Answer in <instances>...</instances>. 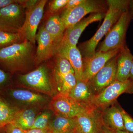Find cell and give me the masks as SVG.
Instances as JSON below:
<instances>
[{"instance_id":"6da1fadb","label":"cell","mask_w":133,"mask_h":133,"mask_svg":"<svg viewBox=\"0 0 133 133\" xmlns=\"http://www.w3.org/2000/svg\"><path fill=\"white\" fill-rule=\"evenodd\" d=\"M34 44L28 40L0 49V68L12 73L35 64Z\"/></svg>"},{"instance_id":"7a4b0ae2","label":"cell","mask_w":133,"mask_h":133,"mask_svg":"<svg viewBox=\"0 0 133 133\" xmlns=\"http://www.w3.org/2000/svg\"><path fill=\"white\" fill-rule=\"evenodd\" d=\"M107 2L108 9L104 22L92 37L81 46L85 57H90L95 54L99 41L118 21L122 13L128 9L129 1L108 0Z\"/></svg>"},{"instance_id":"3957f363","label":"cell","mask_w":133,"mask_h":133,"mask_svg":"<svg viewBox=\"0 0 133 133\" xmlns=\"http://www.w3.org/2000/svg\"><path fill=\"white\" fill-rule=\"evenodd\" d=\"M133 18L128 9L122 13L118 21L106 35L99 51L105 52L115 49H123L126 46L127 30Z\"/></svg>"},{"instance_id":"277c9868","label":"cell","mask_w":133,"mask_h":133,"mask_svg":"<svg viewBox=\"0 0 133 133\" xmlns=\"http://www.w3.org/2000/svg\"><path fill=\"white\" fill-rule=\"evenodd\" d=\"M108 8L103 2L84 0L82 3L74 8L64 10L60 17L65 29L74 26L87 15L91 13H106Z\"/></svg>"},{"instance_id":"5b68a950","label":"cell","mask_w":133,"mask_h":133,"mask_svg":"<svg viewBox=\"0 0 133 133\" xmlns=\"http://www.w3.org/2000/svg\"><path fill=\"white\" fill-rule=\"evenodd\" d=\"M19 2L0 9V30L19 32L26 18L25 8Z\"/></svg>"},{"instance_id":"8992f818","label":"cell","mask_w":133,"mask_h":133,"mask_svg":"<svg viewBox=\"0 0 133 133\" xmlns=\"http://www.w3.org/2000/svg\"><path fill=\"white\" fill-rule=\"evenodd\" d=\"M125 92H133V80H115L99 93L94 95L90 107L94 109L106 107L115 101L120 95Z\"/></svg>"},{"instance_id":"52a82bcc","label":"cell","mask_w":133,"mask_h":133,"mask_svg":"<svg viewBox=\"0 0 133 133\" xmlns=\"http://www.w3.org/2000/svg\"><path fill=\"white\" fill-rule=\"evenodd\" d=\"M50 107L56 116L68 118H76L91 108L59 93L53 97Z\"/></svg>"},{"instance_id":"ba28073f","label":"cell","mask_w":133,"mask_h":133,"mask_svg":"<svg viewBox=\"0 0 133 133\" xmlns=\"http://www.w3.org/2000/svg\"><path fill=\"white\" fill-rule=\"evenodd\" d=\"M24 84L49 95H52L53 89L48 69L44 65L19 77Z\"/></svg>"},{"instance_id":"9c48e42d","label":"cell","mask_w":133,"mask_h":133,"mask_svg":"<svg viewBox=\"0 0 133 133\" xmlns=\"http://www.w3.org/2000/svg\"><path fill=\"white\" fill-rule=\"evenodd\" d=\"M122 49H115L105 52L98 51L90 57H85L83 61V80L89 82L109 60Z\"/></svg>"},{"instance_id":"30bf717a","label":"cell","mask_w":133,"mask_h":133,"mask_svg":"<svg viewBox=\"0 0 133 133\" xmlns=\"http://www.w3.org/2000/svg\"><path fill=\"white\" fill-rule=\"evenodd\" d=\"M46 0L39 1L33 8L26 11V18L23 26L19 31L26 40L35 45L36 31L43 14Z\"/></svg>"},{"instance_id":"8fae6325","label":"cell","mask_w":133,"mask_h":133,"mask_svg":"<svg viewBox=\"0 0 133 133\" xmlns=\"http://www.w3.org/2000/svg\"><path fill=\"white\" fill-rule=\"evenodd\" d=\"M118 55L109 60L89 81L95 95L116 80Z\"/></svg>"},{"instance_id":"7c38bea8","label":"cell","mask_w":133,"mask_h":133,"mask_svg":"<svg viewBox=\"0 0 133 133\" xmlns=\"http://www.w3.org/2000/svg\"><path fill=\"white\" fill-rule=\"evenodd\" d=\"M106 13H94L88 17L82 19L74 26L66 29L61 44L77 46L79 38L85 29L92 23L102 21L104 18Z\"/></svg>"},{"instance_id":"4fadbf2b","label":"cell","mask_w":133,"mask_h":133,"mask_svg":"<svg viewBox=\"0 0 133 133\" xmlns=\"http://www.w3.org/2000/svg\"><path fill=\"white\" fill-rule=\"evenodd\" d=\"M37 49L35 58V64H39L56 55V49L50 36L43 27L39 29L36 35Z\"/></svg>"},{"instance_id":"5bb4252c","label":"cell","mask_w":133,"mask_h":133,"mask_svg":"<svg viewBox=\"0 0 133 133\" xmlns=\"http://www.w3.org/2000/svg\"><path fill=\"white\" fill-rule=\"evenodd\" d=\"M95 109L90 108L76 117L78 128L82 133H100L101 118L97 116Z\"/></svg>"},{"instance_id":"9a60e30c","label":"cell","mask_w":133,"mask_h":133,"mask_svg":"<svg viewBox=\"0 0 133 133\" xmlns=\"http://www.w3.org/2000/svg\"><path fill=\"white\" fill-rule=\"evenodd\" d=\"M57 53L68 59L73 69L77 79L84 81L83 59L81 52L77 46L61 44Z\"/></svg>"},{"instance_id":"2e32d148","label":"cell","mask_w":133,"mask_h":133,"mask_svg":"<svg viewBox=\"0 0 133 133\" xmlns=\"http://www.w3.org/2000/svg\"><path fill=\"white\" fill-rule=\"evenodd\" d=\"M102 124L107 128L114 131H125L122 108L113 105L103 111L101 116Z\"/></svg>"},{"instance_id":"e0dca14e","label":"cell","mask_w":133,"mask_h":133,"mask_svg":"<svg viewBox=\"0 0 133 133\" xmlns=\"http://www.w3.org/2000/svg\"><path fill=\"white\" fill-rule=\"evenodd\" d=\"M133 59V55L125 46L118 55L116 80L125 81L129 79Z\"/></svg>"},{"instance_id":"ac0fdd59","label":"cell","mask_w":133,"mask_h":133,"mask_svg":"<svg viewBox=\"0 0 133 133\" xmlns=\"http://www.w3.org/2000/svg\"><path fill=\"white\" fill-rule=\"evenodd\" d=\"M44 28L52 38L57 53L66 30L60 16L56 15L51 16Z\"/></svg>"},{"instance_id":"d6986e66","label":"cell","mask_w":133,"mask_h":133,"mask_svg":"<svg viewBox=\"0 0 133 133\" xmlns=\"http://www.w3.org/2000/svg\"><path fill=\"white\" fill-rule=\"evenodd\" d=\"M95 94L90 82L77 79L75 87L69 96L77 102L90 107V104Z\"/></svg>"},{"instance_id":"ffe728a7","label":"cell","mask_w":133,"mask_h":133,"mask_svg":"<svg viewBox=\"0 0 133 133\" xmlns=\"http://www.w3.org/2000/svg\"><path fill=\"white\" fill-rule=\"evenodd\" d=\"M55 69L54 78L56 86L59 92L62 81L65 76L70 72H74L70 62L66 58L59 53H57Z\"/></svg>"},{"instance_id":"44dd1931","label":"cell","mask_w":133,"mask_h":133,"mask_svg":"<svg viewBox=\"0 0 133 133\" xmlns=\"http://www.w3.org/2000/svg\"><path fill=\"white\" fill-rule=\"evenodd\" d=\"M52 133H76L77 125L76 118L56 116L50 125Z\"/></svg>"},{"instance_id":"7402d4cb","label":"cell","mask_w":133,"mask_h":133,"mask_svg":"<svg viewBox=\"0 0 133 133\" xmlns=\"http://www.w3.org/2000/svg\"><path fill=\"white\" fill-rule=\"evenodd\" d=\"M6 94L12 99L29 104L42 102L45 100L43 95L26 90L8 89Z\"/></svg>"},{"instance_id":"603a6c76","label":"cell","mask_w":133,"mask_h":133,"mask_svg":"<svg viewBox=\"0 0 133 133\" xmlns=\"http://www.w3.org/2000/svg\"><path fill=\"white\" fill-rule=\"evenodd\" d=\"M35 117V113L32 109L17 111L11 124L24 131H27L31 129L33 127Z\"/></svg>"},{"instance_id":"cb8c5ba5","label":"cell","mask_w":133,"mask_h":133,"mask_svg":"<svg viewBox=\"0 0 133 133\" xmlns=\"http://www.w3.org/2000/svg\"><path fill=\"white\" fill-rule=\"evenodd\" d=\"M17 111L8 101L0 97V127L12 124Z\"/></svg>"},{"instance_id":"d4e9b609","label":"cell","mask_w":133,"mask_h":133,"mask_svg":"<svg viewBox=\"0 0 133 133\" xmlns=\"http://www.w3.org/2000/svg\"><path fill=\"white\" fill-rule=\"evenodd\" d=\"M26 39L21 33L0 30V49L22 42Z\"/></svg>"},{"instance_id":"484cf974","label":"cell","mask_w":133,"mask_h":133,"mask_svg":"<svg viewBox=\"0 0 133 133\" xmlns=\"http://www.w3.org/2000/svg\"><path fill=\"white\" fill-rule=\"evenodd\" d=\"M77 83L74 72H70L65 76L62 81L59 93L65 95H69L75 87Z\"/></svg>"},{"instance_id":"4316f807","label":"cell","mask_w":133,"mask_h":133,"mask_svg":"<svg viewBox=\"0 0 133 133\" xmlns=\"http://www.w3.org/2000/svg\"><path fill=\"white\" fill-rule=\"evenodd\" d=\"M51 114L48 112H44L36 118L31 129H43L50 127L49 121Z\"/></svg>"},{"instance_id":"83f0119b","label":"cell","mask_w":133,"mask_h":133,"mask_svg":"<svg viewBox=\"0 0 133 133\" xmlns=\"http://www.w3.org/2000/svg\"><path fill=\"white\" fill-rule=\"evenodd\" d=\"M69 0H54L51 1L49 4V9L52 14L59 12L63 9H64Z\"/></svg>"},{"instance_id":"f1b7e54d","label":"cell","mask_w":133,"mask_h":133,"mask_svg":"<svg viewBox=\"0 0 133 133\" xmlns=\"http://www.w3.org/2000/svg\"><path fill=\"white\" fill-rule=\"evenodd\" d=\"M122 113L125 131L129 133H133V118L122 108Z\"/></svg>"},{"instance_id":"f546056e","label":"cell","mask_w":133,"mask_h":133,"mask_svg":"<svg viewBox=\"0 0 133 133\" xmlns=\"http://www.w3.org/2000/svg\"><path fill=\"white\" fill-rule=\"evenodd\" d=\"M10 80V73L0 68V90L9 85Z\"/></svg>"},{"instance_id":"4dcf8cb0","label":"cell","mask_w":133,"mask_h":133,"mask_svg":"<svg viewBox=\"0 0 133 133\" xmlns=\"http://www.w3.org/2000/svg\"><path fill=\"white\" fill-rule=\"evenodd\" d=\"M6 133H25V131L12 124H9L5 127Z\"/></svg>"},{"instance_id":"1f68e13d","label":"cell","mask_w":133,"mask_h":133,"mask_svg":"<svg viewBox=\"0 0 133 133\" xmlns=\"http://www.w3.org/2000/svg\"><path fill=\"white\" fill-rule=\"evenodd\" d=\"M84 1V0H69L64 10L71 9L78 6Z\"/></svg>"},{"instance_id":"d6a6232c","label":"cell","mask_w":133,"mask_h":133,"mask_svg":"<svg viewBox=\"0 0 133 133\" xmlns=\"http://www.w3.org/2000/svg\"><path fill=\"white\" fill-rule=\"evenodd\" d=\"M25 131V133H52L50 127L43 129H30Z\"/></svg>"},{"instance_id":"836d02e7","label":"cell","mask_w":133,"mask_h":133,"mask_svg":"<svg viewBox=\"0 0 133 133\" xmlns=\"http://www.w3.org/2000/svg\"><path fill=\"white\" fill-rule=\"evenodd\" d=\"M18 0H0V9L18 2Z\"/></svg>"},{"instance_id":"e575fe53","label":"cell","mask_w":133,"mask_h":133,"mask_svg":"<svg viewBox=\"0 0 133 133\" xmlns=\"http://www.w3.org/2000/svg\"><path fill=\"white\" fill-rule=\"evenodd\" d=\"M100 133H116L115 131L111 130L105 127L102 124L101 128Z\"/></svg>"},{"instance_id":"d590c367","label":"cell","mask_w":133,"mask_h":133,"mask_svg":"<svg viewBox=\"0 0 133 133\" xmlns=\"http://www.w3.org/2000/svg\"><path fill=\"white\" fill-rule=\"evenodd\" d=\"M128 10L131 14L133 16V0L129 1Z\"/></svg>"},{"instance_id":"8d00e7d4","label":"cell","mask_w":133,"mask_h":133,"mask_svg":"<svg viewBox=\"0 0 133 133\" xmlns=\"http://www.w3.org/2000/svg\"><path fill=\"white\" fill-rule=\"evenodd\" d=\"M129 79L133 80V59L132 63V66H131V72H130V77H129Z\"/></svg>"},{"instance_id":"74e56055","label":"cell","mask_w":133,"mask_h":133,"mask_svg":"<svg viewBox=\"0 0 133 133\" xmlns=\"http://www.w3.org/2000/svg\"><path fill=\"white\" fill-rule=\"evenodd\" d=\"M0 133H6V129H5V127L4 128L0 127Z\"/></svg>"},{"instance_id":"f35d334b","label":"cell","mask_w":133,"mask_h":133,"mask_svg":"<svg viewBox=\"0 0 133 133\" xmlns=\"http://www.w3.org/2000/svg\"><path fill=\"white\" fill-rule=\"evenodd\" d=\"M115 132L116 133H129L125 131H116Z\"/></svg>"},{"instance_id":"ab89813d","label":"cell","mask_w":133,"mask_h":133,"mask_svg":"<svg viewBox=\"0 0 133 133\" xmlns=\"http://www.w3.org/2000/svg\"><path fill=\"white\" fill-rule=\"evenodd\" d=\"M76 133H82L81 132V131H79V129H78L77 131V132H76Z\"/></svg>"}]
</instances>
